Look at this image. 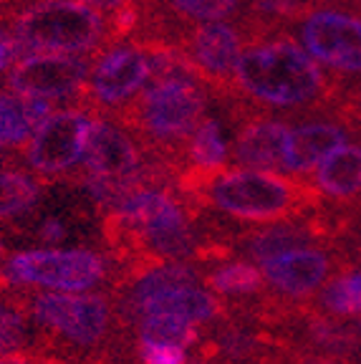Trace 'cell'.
Listing matches in <instances>:
<instances>
[{
    "instance_id": "cell-1",
    "label": "cell",
    "mask_w": 361,
    "mask_h": 364,
    "mask_svg": "<svg viewBox=\"0 0 361 364\" xmlns=\"http://www.w3.org/2000/svg\"><path fill=\"white\" fill-rule=\"evenodd\" d=\"M339 86L288 33H245L225 104L232 119L271 114H333Z\"/></svg>"
},
{
    "instance_id": "cell-2",
    "label": "cell",
    "mask_w": 361,
    "mask_h": 364,
    "mask_svg": "<svg viewBox=\"0 0 361 364\" xmlns=\"http://www.w3.org/2000/svg\"><path fill=\"white\" fill-rule=\"evenodd\" d=\"M33 349L63 364H131L136 336L107 291H26Z\"/></svg>"
},
{
    "instance_id": "cell-3",
    "label": "cell",
    "mask_w": 361,
    "mask_h": 364,
    "mask_svg": "<svg viewBox=\"0 0 361 364\" xmlns=\"http://www.w3.org/2000/svg\"><path fill=\"white\" fill-rule=\"evenodd\" d=\"M175 193L190 210L210 213L237 228L293 220L321 208V198L303 177L260 170H182Z\"/></svg>"
},
{
    "instance_id": "cell-4",
    "label": "cell",
    "mask_w": 361,
    "mask_h": 364,
    "mask_svg": "<svg viewBox=\"0 0 361 364\" xmlns=\"http://www.w3.org/2000/svg\"><path fill=\"white\" fill-rule=\"evenodd\" d=\"M210 89L190 68L152 79L139 97L119 114V124L134 134L149 162L167 167L175 177L185 170L192 134L210 107Z\"/></svg>"
},
{
    "instance_id": "cell-5",
    "label": "cell",
    "mask_w": 361,
    "mask_h": 364,
    "mask_svg": "<svg viewBox=\"0 0 361 364\" xmlns=\"http://www.w3.org/2000/svg\"><path fill=\"white\" fill-rule=\"evenodd\" d=\"M8 28L23 56H99L114 46L109 16L79 0H28L8 16Z\"/></svg>"
},
{
    "instance_id": "cell-6",
    "label": "cell",
    "mask_w": 361,
    "mask_h": 364,
    "mask_svg": "<svg viewBox=\"0 0 361 364\" xmlns=\"http://www.w3.org/2000/svg\"><path fill=\"white\" fill-rule=\"evenodd\" d=\"M0 273L18 289L96 294L109 291L117 266L102 248H23L13 250Z\"/></svg>"
},
{
    "instance_id": "cell-7",
    "label": "cell",
    "mask_w": 361,
    "mask_h": 364,
    "mask_svg": "<svg viewBox=\"0 0 361 364\" xmlns=\"http://www.w3.org/2000/svg\"><path fill=\"white\" fill-rule=\"evenodd\" d=\"M96 117L99 114L84 102L56 109L36 129L28 147L23 149V167L41 177L45 185H53V182L71 185L81 170L86 142Z\"/></svg>"
},
{
    "instance_id": "cell-8",
    "label": "cell",
    "mask_w": 361,
    "mask_h": 364,
    "mask_svg": "<svg viewBox=\"0 0 361 364\" xmlns=\"http://www.w3.org/2000/svg\"><path fill=\"white\" fill-rule=\"evenodd\" d=\"M296 26V41L303 46L336 86L344 79L361 84V16L336 6L313 8L303 13ZM349 89V86H346Z\"/></svg>"
},
{
    "instance_id": "cell-9",
    "label": "cell",
    "mask_w": 361,
    "mask_h": 364,
    "mask_svg": "<svg viewBox=\"0 0 361 364\" xmlns=\"http://www.w3.org/2000/svg\"><path fill=\"white\" fill-rule=\"evenodd\" d=\"M149 79V53L126 41L96 56L81 102L99 117H119L144 91Z\"/></svg>"
},
{
    "instance_id": "cell-10",
    "label": "cell",
    "mask_w": 361,
    "mask_h": 364,
    "mask_svg": "<svg viewBox=\"0 0 361 364\" xmlns=\"http://www.w3.org/2000/svg\"><path fill=\"white\" fill-rule=\"evenodd\" d=\"M192 74L210 89L215 99H225L245 48L243 26L208 23L185 28L172 43Z\"/></svg>"
},
{
    "instance_id": "cell-11",
    "label": "cell",
    "mask_w": 361,
    "mask_h": 364,
    "mask_svg": "<svg viewBox=\"0 0 361 364\" xmlns=\"http://www.w3.org/2000/svg\"><path fill=\"white\" fill-rule=\"evenodd\" d=\"M273 331L288 347L301 352L336 359L341 364H361L359 321L326 316L311 304H301V306H288Z\"/></svg>"
},
{
    "instance_id": "cell-12",
    "label": "cell",
    "mask_w": 361,
    "mask_h": 364,
    "mask_svg": "<svg viewBox=\"0 0 361 364\" xmlns=\"http://www.w3.org/2000/svg\"><path fill=\"white\" fill-rule=\"evenodd\" d=\"M94 56H63V53H28L8 71V89L13 94L43 102L81 97L91 74Z\"/></svg>"
},
{
    "instance_id": "cell-13",
    "label": "cell",
    "mask_w": 361,
    "mask_h": 364,
    "mask_svg": "<svg viewBox=\"0 0 361 364\" xmlns=\"http://www.w3.org/2000/svg\"><path fill=\"white\" fill-rule=\"evenodd\" d=\"M349 266L341 250L336 245L326 248H303L291 250L273 261L263 263V276L266 284L278 299L288 304H311L318 291L326 286V281L336 273L346 271Z\"/></svg>"
},
{
    "instance_id": "cell-14",
    "label": "cell",
    "mask_w": 361,
    "mask_h": 364,
    "mask_svg": "<svg viewBox=\"0 0 361 364\" xmlns=\"http://www.w3.org/2000/svg\"><path fill=\"white\" fill-rule=\"evenodd\" d=\"M147 154L126 127L114 122L112 117H96L79 175L104 177V180H131L147 170Z\"/></svg>"
},
{
    "instance_id": "cell-15",
    "label": "cell",
    "mask_w": 361,
    "mask_h": 364,
    "mask_svg": "<svg viewBox=\"0 0 361 364\" xmlns=\"http://www.w3.org/2000/svg\"><path fill=\"white\" fill-rule=\"evenodd\" d=\"M288 132L291 127L281 117H245L237 122L232 162L240 170L281 172Z\"/></svg>"
},
{
    "instance_id": "cell-16",
    "label": "cell",
    "mask_w": 361,
    "mask_h": 364,
    "mask_svg": "<svg viewBox=\"0 0 361 364\" xmlns=\"http://www.w3.org/2000/svg\"><path fill=\"white\" fill-rule=\"evenodd\" d=\"M351 132L339 119H316L291 127L283 147V170L293 177H308L323 159L344 147Z\"/></svg>"
},
{
    "instance_id": "cell-17",
    "label": "cell",
    "mask_w": 361,
    "mask_h": 364,
    "mask_svg": "<svg viewBox=\"0 0 361 364\" xmlns=\"http://www.w3.org/2000/svg\"><path fill=\"white\" fill-rule=\"evenodd\" d=\"M306 180L318 193L321 205L333 210H354L361 200V144L346 142Z\"/></svg>"
},
{
    "instance_id": "cell-18",
    "label": "cell",
    "mask_w": 361,
    "mask_h": 364,
    "mask_svg": "<svg viewBox=\"0 0 361 364\" xmlns=\"http://www.w3.org/2000/svg\"><path fill=\"white\" fill-rule=\"evenodd\" d=\"M56 112L51 102L28 99L13 94L11 89H0V152L18 154L28 147L36 134L51 114Z\"/></svg>"
},
{
    "instance_id": "cell-19",
    "label": "cell",
    "mask_w": 361,
    "mask_h": 364,
    "mask_svg": "<svg viewBox=\"0 0 361 364\" xmlns=\"http://www.w3.org/2000/svg\"><path fill=\"white\" fill-rule=\"evenodd\" d=\"M157 314H170V316L187 318L192 324L208 326L217 324L222 318L230 316V309L225 306L222 299H217L215 294H210L208 289H175V291H164V294L149 299L139 311L141 316H157Z\"/></svg>"
},
{
    "instance_id": "cell-20",
    "label": "cell",
    "mask_w": 361,
    "mask_h": 364,
    "mask_svg": "<svg viewBox=\"0 0 361 364\" xmlns=\"http://www.w3.org/2000/svg\"><path fill=\"white\" fill-rule=\"evenodd\" d=\"M203 284L208 286L210 294L222 299L227 306L245 304L268 291L263 271L245 258H230V261H222L217 266L208 268L203 276Z\"/></svg>"
},
{
    "instance_id": "cell-21",
    "label": "cell",
    "mask_w": 361,
    "mask_h": 364,
    "mask_svg": "<svg viewBox=\"0 0 361 364\" xmlns=\"http://www.w3.org/2000/svg\"><path fill=\"white\" fill-rule=\"evenodd\" d=\"M45 185L26 167H0V223L11 225L38 210L45 200Z\"/></svg>"
},
{
    "instance_id": "cell-22",
    "label": "cell",
    "mask_w": 361,
    "mask_h": 364,
    "mask_svg": "<svg viewBox=\"0 0 361 364\" xmlns=\"http://www.w3.org/2000/svg\"><path fill=\"white\" fill-rule=\"evenodd\" d=\"M316 311L344 321L361 318V268H346L326 281L316 299L311 301Z\"/></svg>"
},
{
    "instance_id": "cell-23",
    "label": "cell",
    "mask_w": 361,
    "mask_h": 364,
    "mask_svg": "<svg viewBox=\"0 0 361 364\" xmlns=\"http://www.w3.org/2000/svg\"><path fill=\"white\" fill-rule=\"evenodd\" d=\"M26 291L13 286L0 296V357L33 349V324L26 309Z\"/></svg>"
},
{
    "instance_id": "cell-24",
    "label": "cell",
    "mask_w": 361,
    "mask_h": 364,
    "mask_svg": "<svg viewBox=\"0 0 361 364\" xmlns=\"http://www.w3.org/2000/svg\"><path fill=\"white\" fill-rule=\"evenodd\" d=\"M185 167L198 172H217L227 167V144L222 139L220 122L215 117H205L203 124L195 129L187 144Z\"/></svg>"
},
{
    "instance_id": "cell-25",
    "label": "cell",
    "mask_w": 361,
    "mask_h": 364,
    "mask_svg": "<svg viewBox=\"0 0 361 364\" xmlns=\"http://www.w3.org/2000/svg\"><path fill=\"white\" fill-rule=\"evenodd\" d=\"M205 329L192 324L187 318L157 314V316H141L134 326L136 341H157V344H172V347L195 349L203 339Z\"/></svg>"
},
{
    "instance_id": "cell-26",
    "label": "cell",
    "mask_w": 361,
    "mask_h": 364,
    "mask_svg": "<svg viewBox=\"0 0 361 364\" xmlns=\"http://www.w3.org/2000/svg\"><path fill=\"white\" fill-rule=\"evenodd\" d=\"M134 359L139 364H187L190 352L172 344H157V341H136Z\"/></svg>"
},
{
    "instance_id": "cell-27",
    "label": "cell",
    "mask_w": 361,
    "mask_h": 364,
    "mask_svg": "<svg viewBox=\"0 0 361 364\" xmlns=\"http://www.w3.org/2000/svg\"><path fill=\"white\" fill-rule=\"evenodd\" d=\"M336 248H339L341 256L349 261V266L361 268V215H356L354 210H351L344 238L336 243Z\"/></svg>"
},
{
    "instance_id": "cell-28",
    "label": "cell",
    "mask_w": 361,
    "mask_h": 364,
    "mask_svg": "<svg viewBox=\"0 0 361 364\" xmlns=\"http://www.w3.org/2000/svg\"><path fill=\"white\" fill-rule=\"evenodd\" d=\"M266 364H341L336 359H328V357H318V354H311V352H301V349L288 347L283 352H278L276 357H271Z\"/></svg>"
},
{
    "instance_id": "cell-29",
    "label": "cell",
    "mask_w": 361,
    "mask_h": 364,
    "mask_svg": "<svg viewBox=\"0 0 361 364\" xmlns=\"http://www.w3.org/2000/svg\"><path fill=\"white\" fill-rule=\"evenodd\" d=\"M18 58H23V51H21V46H18L16 36H13V31L0 28V74H3V71H11Z\"/></svg>"
},
{
    "instance_id": "cell-30",
    "label": "cell",
    "mask_w": 361,
    "mask_h": 364,
    "mask_svg": "<svg viewBox=\"0 0 361 364\" xmlns=\"http://www.w3.org/2000/svg\"><path fill=\"white\" fill-rule=\"evenodd\" d=\"M0 364H63V362H58V359H53V357H45V354L36 352V349H26V352L0 357Z\"/></svg>"
},
{
    "instance_id": "cell-31",
    "label": "cell",
    "mask_w": 361,
    "mask_h": 364,
    "mask_svg": "<svg viewBox=\"0 0 361 364\" xmlns=\"http://www.w3.org/2000/svg\"><path fill=\"white\" fill-rule=\"evenodd\" d=\"M79 3L96 8V11H109V16H112V13H117L119 8L131 6V3H136V0H79Z\"/></svg>"
},
{
    "instance_id": "cell-32",
    "label": "cell",
    "mask_w": 361,
    "mask_h": 364,
    "mask_svg": "<svg viewBox=\"0 0 361 364\" xmlns=\"http://www.w3.org/2000/svg\"><path fill=\"white\" fill-rule=\"evenodd\" d=\"M8 256H11V238H8L6 228H0V266L6 263Z\"/></svg>"
},
{
    "instance_id": "cell-33",
    "label": "cell",
    "mask_w": 361,
    "mask_h": 364,
    "mask_svg": "<svg viewBox=\"0 0 361 364\" xmlns=\"http://www.w3.org/2000/svg\"><path fill=\"white\" fill-rule=\"evenodd\" d=\"M13 11H16V8H13L11 0H0V18H3V21H8V16H11Z\"/></svg>"
},
{
    "instance_id": "cell-34",
    "label": "cell",
    "mask_w": 361,
    "mask_h": 364,
    "mask_svg": "<svg viewBox=\"0 0 361 364\" xmlns=\"http://www.w3.org/2000/svg\"><path fill=\"white\" fill-rule=\"evenodd\" d=\"M359 326H361V318H359Z\"/></svg>"
}]
</instances>
